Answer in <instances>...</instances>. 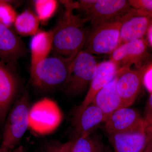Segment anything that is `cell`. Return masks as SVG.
Returning a JSON list of instances; mask_svg holds the SVG:
<instances>
[{"instance_id":"cell-1","label":"cell","mask_w":152,"mask_h":152,"mask_svg":"<svg viewBox=\"0 0 152 152\" xmlns=\"http://www.w3.org/2000/svg\"><path fill=\"white\" fill-rule=\"evenodd\" d=\"M61 2L65 7L66 10L52 31V50L54 56L68 58L77 56L84 47L88 35L83 26L87 20L74 15L73 10L77 9V2Z\"/></svg>"},{"instance_id":"cell-2","label":"cell","mask_w":152,"mask_h":152,"mask_svg":"<svg viewBox=\"0 0 152 152\" xmlns=\"http://www.w3.org/2000/svg\"><path fill=\"white\" fill-rule=\"evenodd\" d=\"M30 108L28 94L26 91L17 99L8 114L0 148L8 151L15 148L29 127Z\"/></svg>"},{"instance_id":"cell-3","label":"cell","mask_w":152,"mask_h":152,"mask_svg":"<svg viewBox=\"0 0 152 152\" xmlns=\"http://www.w3.org/2000/svg\"><path fill=\"white\" fill-rule=\"evenodd\" d=\"M76 56L66 58L54 56L41 61L31 71L33 84L42 89H50L62 85L64 86Z\"/></svg>"},{"instance_id":"cell-4","label":"cell","mask_w":152,"mask_h":152,"mask_svg":"<svg viewBox=\"0 0 152 152\" xmlns=\"http://www.w3.org/2000/svg\"><path fill=\"white\" fill-rule=\"evenodd\" d=\"M129 12L95 27L88 36L83 50L92 55L111 53L120 45V29Z\"/></svg>"},{"instance_id":"cell-5","label":"cell","mask_w":152,"mask_h":152,"mask_svg":"<svg viewBox=\"0 0 152 152\" xmlns=\"http://www.w3.org/2000/svg\"><path fill=\"white\" fill-rule=\"evenodd\" d=\"M98 64L93 55L81 51L72 63L69 77L64 85L68 92L76 95L83 91L94 77Z\"/></svg>"},{"instance_id":"cell-6","label":"cell","mask_w":152,"mask_h":152,"mask_svg":"<svg viewBox=\"0 0 152 152\" xmlns=\"http://www.w3.org/2000/svg\"><path fill=\"white\" fill-rule=\"evenodd\" d=\"M62 118L61 111L54 101L44 98L31 107L29 127L40 134H50L59 126Z\"/></svg>"},{"instance_id":"cell-7","label":"cell","mask_w":152,"mask_h":152,"mask_svg":"<svg viewBox=\"0 0 152 152\" xmlns=\"http://www.w3.org/2000/svg\"><path fill=\"white\" fill-rule=\"evenodd\" d=\"M147 66L137 69L124 67L118 71L116 74V88L123 107H129L135 100L140 90Z\"/></svg>"},{"instance_id":"cell-8","label":"cell","mask_w":152,"mask_h":152,"mask_svg":"<svg viewBox=\"0 0 152 152\" xmlns=\"http://www.w3.org/2000/svg\"><path fill=\"white\" fill-rule=\"evenodd\" d=\"M132 9L128 1L96 0L85 12V19L96 27L113 19L122 16Z\"/></svg>"},{"instance_id":"cell-9","label":"cell","mask_w":152,"mask_h":152,"mask_svg":"<svg viewBox=\"0 0 152 152\" xmlns=\"http://www.w3.org/2000/svg\"><path fill=\"white\" fill-rule=\"evenodd\" d=\"M109 135L115 152H143L149 139L144 119L129 130Z\"/></svg>"},{"instance_id":"cell-10","label":"cell","mask_w":152,"mask_h":152,"mask_svg":"<svg viewBox=\"0 0 152 152\" xmlns=\"http://www.w3.org/2000/svg\"><path fill=\"white\" fill-rule=\"evenodd\" d=\"M148 40L144 38L122 44L111 53L110 60L119 69L132 64L142 67L144 66L142 65V62L148 55Z\"/></svg>"},{"instance_id":"cell-11","label":"cell","mask_w":152,"mask_h":152,"mask_svg":"<svg viewBox=\"0 0 152 152\" xmlns=\"http://www.w3.org/2000/svg\"><path fill=\"white\" fill-rule=\"evenodd\" d=\"M26 53L23 42L10 28L0 23V60L12 69Z\"/></svg>"},{"instance_id":"cell-12","label":"cell","mask_w":152,"mask_h":152,"mask_svg":"<svg viewBox=\"0 0 152 152\" xmlns=\"http://www.w3.org/2000/svg\"><path fill=\"white\" fill-rule=\"evenodd\" d=\"M13 69L0 60V125L4 124L18 88Z\"/></svg>"},{"instance_id":"cell-13","label":"cell","mask_w":152,"mask_h":152,"mask_svg":"<svg viewBox=\"0 0 152 152\" xmlns=\"http://www.w3.org/2000/svg\"><path fill=\"white\" fill-rule=\"evenodd\" d=\"M119 69L118 66L110 60L98 64L96 72L90 84L88 91L76 111L75 119L87 107L92 103L97 93L114 79Z\"/></svg>"},{"instance_id":"cell-14","label":"cell","mask_w":152,"mask_h":152,"mask_svg":"<svg viewBox=\"0 0 152 152\" xmlns=\"http://www.w3.org/2000/svg\"><path fill=\"white\" fill-rule=\"evenodd\" d=\"M152 23V16L139 15L132 8L122 24L120 45L144 38Z\"/></svg>"},{"instance_id":"cell-15","label":"cell","mask_w":152,"mask_h":152,"mask_svg":"<svg viewBox=\"0 0 152 152\" xmlns=\"http://www.w3.org/2000/svg\"><path fill=\"white\" fill-rule=\"evenodd\" d=\"M143 120L134 109L121 107L109 116L104 122V128L109 135L129 130Z\"/></svg>"},{"instance_id":"cell-16","label":"cell","mask_w":152,"mask_h":152,"mask_svg":"<svg viewBox=\"0 0 152 152\" xmlns=\"http://www.w3.org/2000/svg\"><path fill=\"white\" fill-rule=\"evenodd\" d=\"M116 82V75L111 81L97 93L92 102L97 106L102 112L105 121L114 112L123 107L117 91Z\"/></svg>"},{"instance_id":"cell-17","label":"cell","mask_w":152,"mask_h":152,"mask_svg":"<svg viewBox=\"0 0 152 152\" xmlns=\"http://www.w3.org/2000/svg\"><path fill=\"white\" fill-rule=\"evenodd\" d=\"M102 112L94 104L91 103L75 119L76 138L90 133L102 122H104Z\"/></svg>"},{"instance_id":"cell-18","label":"cell","mask_w":152,"mask_h":152,"mask_svg":"<svg viewBox=\"0 0 152 152\" xmlns=\"http://www.w3.org/2000/svg\"><path fill=\"white\" fill-rule=\"evenodd\" d=\"M53 34L51 31H41L34 36L31 44V71L33 70L40 62L48 58L52 50Z\"/></svg>"},{"instance_id":"cell-19","label":"cell","mask_w":152,"mask_h":152,"mask_svg":"<svg viewBox=\"0 0 152 152\" xmlns=\"http://www.w3.org/2000/svg\"><path fill=\"white\" fill-rule=\"evenodd\" d=\"M39 19L30 10H26L17 16L14 23L16 31L22 36H34L40 31Z\"/></svg>"},{"instance_id":"cell-20","label":"cell","mask_w":152,"mask_h":152,"mask_svg":"<svg viewBox=\"0 0 152 152\" xmlns=\"http://www.w3.org/2000/svg\"><path fill=\"white\" fill-rule=\"evenodd\" d=\"M71 152H102L100 144L90 135H83L71 142Z\"/></svg>"},{"instance_id":"cell-21","label":"cell","mask_w":152,"mask_h":152,"mask_svg":"<svg viewBox=\"0 0 152 152\" xmlns=\"http://www.w3.org/2000/svg\"><path fill=\"white\" fill-rule=\"evenodd\" d=\"M37 15L40 21H47L55 13L58 7L55 0H37L34 1Z\"/></svg>"},{"instance_id":"cell-22","label":"cell","mask_w":152,"mask_h":152,"mask_svg":"<svg viewBox=\"0 0 152 152\" xmlns=\"http://www.w3.org/2000/svg\"><path fill=\"white\" fill-rule=\"evenodd\" d=\"M17 16L16 12L9 2L0 0V23L10 28Z\"/></svg>"},{"instance_id":"cell-23","label":"cell","mask_w":152,"mask_h":152,"mask_svg":"<svg viewBox=\"0 0 152 152\" xmlns=\"http://www.w3.org/2000/svg\"><path fill=\"white\" fill-rule=\"evenodd\" d=\"M128 2L139 15L152 17V0H129Z\"/></svg>"},{"instance_id":"cell-24","label":"cell","mask_w":152,"mask_h":152,"mask_svg":"<svg viewBox=\"0 0 152 152\" xmlns=\"http://www.w3.org/2000/svg\"><path fill=\"white\" fill-rule=\"evenodd\" d=\"M142 83L149 92L152 93V64L148 65L143 77Z\"/></svg>"},{"instance_id":"cell-25","label":"cell","mask_w":152,"mask_h":152,"mask_svg":"<svg viewBox=\"0 0 152 152\" xmlns=\"http://www.w3.org/2000/svg\"><path fill=\"white\" fill-rule=\"evenodd\" d=\"M71 142L66 143L59 146L51 147L53 152H71Z\"/></svg>"},{"instance_id":"cell-26","label":"cell","mask_w":152,"mask_h":152,"mask_svg":"<svg viewBox=\"0 0 152 152\" xmlns=\"http://www.w3.org/2000/svg\"><path fill=\"white\" fill-rule=\"evenodd\" d=\"M152 119V93L151 94L145 110V121L148 122Z\"/></svg>"},{"instance_id":"cell-27","label":"cell","mask_w":152,"mask_h":152,"mask_svg":"<svg viewBox=\"0 0 152 152\" xmlns=\"http://www.w3.org/2000/svg\"><path fill=\"white\" fill-rule=\"evenodd\" d=\"M149 139L143 152H152V134L148 129Z\"/></svg>"},{"instance_id":"cell-28","label":"cell","mask_w":152,"mask_h":152,"mask_svg":"<svg viewBox=\"0 0 152 152\" xmlns=\"http://www.w3.org/2000/svg\"><path fill=\"white\" fill-rule=\"evenodd\" d=\"M147 37H148V43L152 47V23L150 25L149 28L148 29L147 33Z\"/></svg>"},{"instance_id":"cell-29","label":"cell","mask_w":152,"mask_h":152,"mask_svg":"<svg viewBox=\"0 0 152 152\" xmlns=\"http://www.w3.org/2000/svg\"><path fill=\"white\" fill-rule=\"evenodd\" d=\"M7 152H26L25 151L24 148L22 145L20 146L17 147L14 149L12 150V151H8Z\"/></svg>"},{"instance_id":"cell-30","label":"cell","mask_w":152,"mask_h":152,"mask_svg":"<svg viewBox=\"0 0 152 152\" xmlns=\"http://www.w3.org/2000/svg\"><path fill=\"white\" fill-rule=\"evenodd\" d=\"M147 123V124L148 126L150 127H152V119L150 120L149 121H145Z\"/></svg>"},{"instance_id":"cell-31","label":"cell","mask_w":152,"mask_h":152,"mask_svg":"<svg viewBox=\"0 0 152 152\" xmlns=\"http://www.w3.org/2000/svg\"><path fill=\"white\" fill-rule=\"evenodd\" d=\"M147 128H148V130L150 132H151L152 134V127L148 126V125H147Z\"/></svg>"},{"instance_id":"cell-32","label":"cell","mask_w":152,"mask_h":152,"mask_svg":"<svg viewBox=\"0 0 152 152\" xmlns=\"http://www.w3.org/2000/svg\"><path fill=\"white\" fill-rule=\"evenodd\" d=\"M46 152H53L52 150L51 147H50L47 150Z\"/></svg>"}]
</instances>
